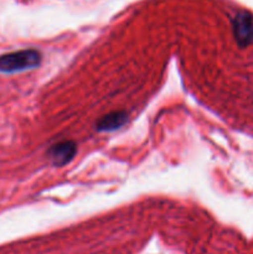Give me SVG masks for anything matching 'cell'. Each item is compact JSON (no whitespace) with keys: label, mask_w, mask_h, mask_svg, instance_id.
Returning <instances> with one entry per match:
<instances>
[{"label":"cell","mask_w":253,"mask_h":254,"mask_svg":"<svg viewBox=\"0 0 253 254\" xmlns=\"http://www.w3.org/2000/svg\"><path fill=\"white\" fill-rule=\"evenodd\" d=\"M42 56L39 50L25 49L0 56V72L15 73L36 68L41 64Z\"/></svg>","instance_id":"6da1fadb"},{"label":"cell","mask_w":253,"mask_h":254,"mask_svg":"<svg viewBox=\"0 0 253 254\" xmlns=\"http://www.w3.org/2000/svg\"><path fill=\"white\" fill-rule=\"evenodd\" d=\"M76 153V144L71 140H66L54 144L49 149V151H47V156H49V159L52 161V164L55 166L61 168V166H64L68 163H71V160L74 158Z\"/></svg>","instance_id":"3957f363"},{"label":"cell","mask_w":253,"mask_h":254,"mask_svg":"<svg viewBox=\"0 0 253 254\" xmlns=\"http://www.w3.org/2000/svg\"><path fill=\"white\" fill-rule=\"evenodd\" d=\"M235 39L241 47L248 46L253 41V16L248 11H241L232 21Z\"/></svg>","instance_id":"7a4b0ae2"},{"label":"cell","mask_w":253,"mask_h":254,"mask_svg":"<svg viewBox=\"0 0 253 254\" xmlns=\"http://www.w3.org/2000/svg\"><path fill=\"white\" fill-rule=\"evenodd\" d=\"M126 119H128V116H126V112H111V113L106 114L98 119L96 129L98 131H114L122 128L126 123Z\"/></svg>","instance_id":"277c9868"}]
</instances>
